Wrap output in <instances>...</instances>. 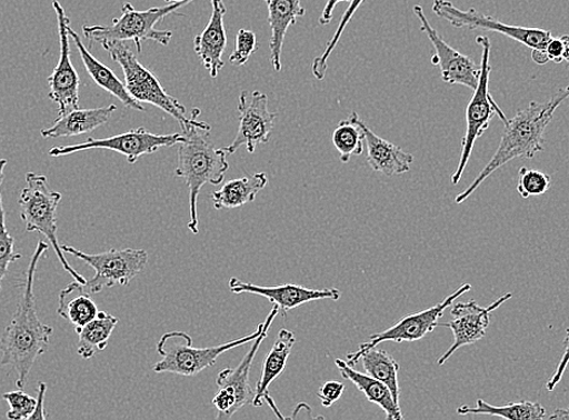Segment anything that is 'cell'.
<instances>
[{
	"label": "cell",
	"mask_w": 569,
	"mask_h": 420,
	"mask_svg": "<svg viewBox=\"0 0 569 420\" xmlns=\"http://www.w3.org/2000/svg\"><path fill=\"white\" fill-rule=\"evenodd\" d=\"M335 363L343 378L355 383L366 399L378 404L386 412L388 420L403 419L400 404L392 398L390 389L385 383L377 381L368 373L355 370L342 359H336Z\"/></svg>",
	"instance_id": "cell-24"
},
{
	"label": "cell",
	"mask_w": 569,
	"mask_h": 420,
	"mask_svg": "<svg viewBox=\"0 0 569 420\" xmlns=\"http://www.w3.org/2000/svg\"><path fill=\"white\" fill-rule=\"evenodd\" d=\"M58 314L71 321L78 330L99 314V308L84 284L74 280L59 294Z\"/></svg>",
	"instance_id": "cell-27"
},
{
	"label": "cell",
	"mask_w": 569,
	"mask_h": 420,
	"mask_svg": "<svg viewBox=\"0 0 569 420\" xmlns=\"http://www.w3.org/2000/svg\"><path fill=\"white\" fill-rule=\"evenodd\" d=\"M200 110L193 108L191 120L182 128L183 141L179 143V166L174 174L184 180L189 192V232L199 234L198 198L206 184H221L229 169L227 153L216 148L211 127L199 120Z\"/></svg>",
	"instance_id": "cell-3"
},
{
	"label": "cell",
	"mask_w": 569,
	"mask_h": 420,
	"mask_svg": "<svg viewBox=\"0 0 569 420\" xmlns=\"http://www.w3.org/2000/svg\"><path fill=\"white\" fill-rule=\"evenodd\" d=\"M103 49L110 52L111 59L123 70L124 84L134 100L160 108L178 120L181 128L189 123L191 117L186 116V107L162 88L159 79L134 57L129 46L119 42L108 44Z\"/></svg>",
	"instance_id": "cell-8"
},
{
	"label": "cell",
	"mask_w": 569,
	"mask_h": 420,
	"mask_svg": "<svg viewBox=\"0 0 569 420\" xmlns=\"http://www.w3.org/2000/svg\"><path fill=\"white\" fill-rule=\"evenodd\" d=\"M565 344V351L561 361L558 364L557 371L552 374V377L549 379L547 383V390L553 391L555 388L559 386L561 382V379L566 372L567 366L569 363V328L566 331V338L563 341Z\"/></svg>",
	"instance_id": "cell-38"
},
{
	"label": "cell",
	"mask_w": 569,
	"mask_h": 420,
	"mask_svg": "<svg viewBox=\"0 0 569 420\" xmlns=\"http://www.w3.org/2000/svg\"><path fill=\"white\" fill-rule=\"evenodd\" d=\"M563 61H566L569 64V36H567L566 38V52Z\"/></svg>",
	"instance_id": "cell-42"
},
{
	"label": "cell",
	"mask_w": 569,
	"mask_h": 420,
	"mask_svg": "<svg viewBox=\"0 0 569 420\" xmlns=\"http://www.w3.org/2000/svg\"><path fill=\"white\" fill-rule=\"evenodd\" d=\"M351 3L353 0H328L327 6H325L321 17L319 19L320 24H329L333 18V11L337 4L340 3Z\"/></svg>",
	"instance_id": "cell-40"
},
{
	"label": "cell",
	"mask_w": 569,
	"mask_h": 420,
	"mask_svg": "<svg viewBox=\"0 0 569 420\" xmlns=\"http://www.w3.org/2000/svg\"><path fill=\"white\" fill-rule=\"evenodd\" d=\"M295 344V334L290 330L282 329L278 334L273 348L270 349L264 359L260 382L257 384L254 399L252 401V404L256 406V408H260V406L270 398L268 396V389L270 384H272L283 372L284 368H287V363Z\"/></svg>",
	"instance_id": "cell-25"
},
{
	"label": "cell",
	"mask_w": 569,
	"mask_h": 420,
	"mask_svg": "<svg viewBox=\"0 0 569 420\" xmlns=\"http://www.w3.org/2000/svg\"><path fill=\"white\" fill-rule=\"evenodd\" d=\"M432 11L439 18L449 21L455 29L500 33L531 50L545 49L552 37L547 30L500 22L493 17L485 16L476 8L460 10L449 0H433Z\"/></svg>",
	"instance_id": "cell-11"
},
{
	"label": "cell",
	"mask_w": 569,
	"mask_h": 420,
	"mask_svg": "<svg viewBox=\"0 0 569 420\" xmlns=\"http://www.w3.org/2000/svg\"><path fill=\"white\" fill-rule=\"evenodd\" d=\"M182 141V133L156 134L144 128H139L108 139L94 140L90 138L83 143L53 147L50 149L49 156L60 158L86 152L89 149H107V151L124 156L129 164H134L142 157L153 154L162 147H172Z\"/></svg>",
	"instance_id": "cell-12"
},
{
	"label": "cell",
	"mask_w": 569,
	"mask_h": 420,
	"mask_svg": "<svg viewBox=\"0 0 569 420\" xmlns=\"http://www.w3.org/2000/svg\"><path fill=\"white\" fill-rule=\"evenodd\" d=\"M477 43L482 49L481 76L479 79L478 88L473 90L472 98L470 99L467 107V131L462 141V154H460L459 164L455 173L451 176V181L453 184H458L460 180H462V176L468 166L473 146H476V142L482 137L486 130L490 128L493 117L498 116L500 120L503 121V124L508 120L505 112L500 110V107L493 100L489 89L490 76L492 72V47L490 39L486 36H479L477 38Z\"/></svg>",
	"instance_id": "cell-7"
},
{
	"label": "cell",
	"mask_w": 569,
	"mask_h": 420,
	"mask_svg": "<svg viewBox=\"0 0 569 420\" xmlns=\"http://www.w3.org/2000/svg\"><path fill=\"white\" fill-rule=\"evenodd\" d=\"M346 390V386L341 382L330 381L328 383H325L319 392L318 398L321 401V404L323 408H331L332 404H335L338 400L341 399L343 396V392Z\"/></svg>",
	"instance_id": "cell-37"
},
{
	"label": "cell",
	"mask_w": 569,
	"mask_h": 420,
	"mask_svg": "<svg viewBox=\"0 0 569 420\" xmlns=\"http://www.w3.org/2000/svg\"><path fill=\"white\" fill-rule=\"evenodd\" d=\"M512 297L511 292L500 296L496 302L489 307H481L476 301L460 302L453 304L451 309L452 320L449 322H439V327L450 329L455 341L452 346L443 352L438 360L442 366L449 360L459 348L476 344L486 336L487 329L491 323V316L495 310L503 306Z\"/></svg>",
	"instance_id": "cell-15"
},
{
	"label": "cell",
	"mask_w": 569,
	"mask_h": 420,
	"mask_svg": "<svg viewBox=\"0 0 569 420\" xmlns=\"http://www.w3.org/2000/svg\"><path fill=\"white\" fill-rule=\"evenodd\" d=\"M268 176L266 172H257L246 178L228 181L220 191L212 193L213 207L217 210L238 209L250 204L257 194L266 188Z\"/></svg>",
	"instance_id": "cell-26"
},
{
	"label": "cell",
	"mask_w": 569,
	"mask_h": 420,
	"mask_svg": "<svg viewBox=\"0 0 569 420\" xmlns=\"http://www.w3.org/2000/svg\"><path fill=\"white\" fill-rule=\"evenodd\" d=\"M238 112L240 123L237 137L232 143L222 147L227 156L234 154L242 146L247 147L249 153H253L257 146L268 143L278 117L269 111L268 97L261 91H253L251 94L242 91Z\"/></svg>",
	"instance_id": "cell-14"
},
{
	"label": "cell",
	"mask_w": 569,
	"mask_h": 420,
	"mask_svg": "<svg viewBox=\"0 0 569 420\" xmlns=\"http://www.w3.org/2000/svg\"><path fill=\"white\" fill-rule=\"evenodd\" d=\"M117 111L116 104H108L92 110H77L59 116L52 127L40 131L43 139H63L79 137L108 123Z\"/></svg>",
	"instance_id": "cell-21"
},
{
	"label": "cell",
	"mask_w": 569,
	"mask_h": 420,
	"mask_svg": "<svg viewBox=\"0 0 569 420\" xmlns=\"http://www.w3.org/2000/svg\"><path fill=\"white\" fill-rule=\"evenodd\" d=\"M191 3L193 2L188 0V2L143 11L134 9L131 3H126L121 7L120 18L114 19L111 24L83 26V33L90 48L94 44H100L103 48L112 43L133 42L138 52H142L144 40H152V42L168 47L172 39V32L157 30L156 26L176 10Z\"/></svg>",
	"instance_id": "cell-4"
},
{
	"label": "cell",
	"mask_w": 569,
	"mask_h": 420,
	"mask_svg": "<svg viewBox=\"0 0 569 420\" xmlns=\"http://www.w3.org/2000/svg\"><path fill=\"white\" fill-rule=\"evenodd\" d=\"M229 290L236 294H256L267 298V300L279 308V313L287 317L292 309L307 304L309 302L332 300L340 301L342 292L337 289L310 290L298 287L295 283L278 284V287H260L251 282H243L237 278L229 280Z\"/></svg>",
	"instance_id": "cell-18"
},
{
	"label": "cell",
	"mask_w": 569,
	"mask_h": 420,
	"mask_svg": "<svg viewBox=\"0 0 569 420\" xmlns=\"http://www.w3.org/2000/svg\"><path fill=\"white\" fill-rule=\"evenodd\" d=\"M49 250V243L38 241L29 268H27L21 300L2 338L0 366H10L17 372V387L23 389L34 363L50 346L51 327L40 321L34 296V278L39 261Z\"/></svg>",
	"instance_id": "cell-1"
},
{
	"label": "cell",
	"mask_w": 569,
	"mask_h": 420,
	"mask_svg": "<svg viewBox=\"0 0 569 420\" xmlns=\"http://www.w3.org/2000/svg\"><path fill=\"white\" fill-rule=\"evenodd\" d=\"M413 12L421 22V31L427 34L436 49V53L431 57V64L439 67L445 83L476 90L481 76V64H477L465 53L447 44L438 31L432 29L421 6H416Z\"/></svg>",
	"instance_id": "cell-17"
},
{
	"label": "cell",
	"mask_w": 569,
	"mask_h": 420,
	"mask_svg": "<svg viewBox=\"0 0 569 420\" xmlns=\"http://www.w3.org/2000/svg\"><path fill=\"white\" fill-rule=\"evenodd\" d=\"M569 98V87L561 88L546 102H532L505 123L497 152L489 161L476 181L463 193L456 197V204H462L478 188L500 168L513 159H533L545 151L546 131L551 123L555 112Z\"/></svg>",
	"instance_id": "cell-2"
},
{
	"label": "cell",
	"mask_w": 569,
	"mask_h": 420,
	"mask_svg": "<svg viewBox=\"0 0 569 420\" xmlns=\"http://www.w3.org/2000/svg\"><path fill=\"white\" fill-rule=\"evenodd\" d=\"M67 30H69L70 38L73 40L81 61H83L86 70L94 81V84H98L107 92L113 94L114 98H117L126 107L131 108V110L143 112L144 107L141 104V102L134 100L131 97L123 81H121L111 69H108L107 66L91 56V52L88 50L84 43L81 42V38L72 29L70 23L69 27H67Z\"/></svg>",
	"instance_id": "cell-22"
},
{
	"label": "cell",
	"mask_w": 569,
	"mask_h": 420,
	"mask_svg": "<svg viewBox=\"0 0 569 420\" xmlns=\"http://www.w3.org/2000/svg\"><path fill=\"white\" fill-rule=\"evenodd\" d=\"M550 419H569V408L555 411Z\"/></svg>",
	"instance_id": "cell-41"
},
{
	"label": "cell",
	"mask_w": 569,
	"mask_h": 420,
	"mask_svg": "<svg viewBox=\"0 0 569 420\" xmlns=\"http://www.w3.org/2000/svg\"><path fill=\"white\" fill-rule=\"evenodd\" d=\"M57 12L60 37V59L57 69L48 78L49 98L58 104L59 116L70 113L79 108V76L71 60L70 34L67 27L71 23L58 0L52 2Z\"/></svg>",
	"instance_id": "cell-16"
},
{
	"label": "cell",
	"mask_w": 569,
	"mask_h": 420,
	"mask_svg": "<svg viewBox=\"0 0 569 420\" xmlns=\"http://www.w3.org/2000/svg\"><path fill=\"white\" fill-rule=\"evenodd\" d=\"M348 119L357 124L368 146V161L373 171L381 172L388 178L398 176L411 170L415 157L405 152L402 148L379 138L368 126L363 123L357 112L350 113Z\"/></svg>",
	"instance_id": "cell-19"
},
{
	"label": "cell",
	"mask_w": 569,
	"mask_h": 420,
	"mask_svg": "<svg viewBox=\"0 0 569 420\" xmlns=\"http://www.w3.org/2000/svg\"><path fill=\"white\" fill-rule=\"evenodd\" d=\"M211 18L194 39V51L211 78H217L224 67L223 53L227 47L224 29L226 6L223 0H211Z\"/></svg>",
	"instance_id": "cell-20"
},
{
	"label": "cell",
	"mask_w": 569,
	"mask_h": 420,
	"mask_svg": "<svg viewBox=\"0 0 569 420\" xmlns=\"http://www.w3.org/2000/svg\"><path fill=\"white\" fill-rule=\"evenodd\" d=\"M61 249L94 270V276L84 284L90 294L114 287H128L148 263V252L142 249H111L93 254L69 246H61Z\"/></svg>",
	"instance_id": "cell-9"
},
{
	"label": "cell",
	"mask_w": 569,
	"mask_h": 420,
	"mask_svg": "<svg viewBox=\"0 0 569 420\" xmlns=\"http://www.w3.org/2000/svg\"><path fill=\"white\" fill-rule=\"evenodd\" d=\"M61 193L51 191L47 176L36 172L26 173V187L22 189L19 207L21 220L29 233L38 232L44 236L56 251L62 268L76 281L86 284L87 279L74 270L66 260L58 238V217Z\"/></svg>",
	"instance_id": "cell-5"
},
{
	"label": "cell",
	"mask_w": 569,
	"mask_h": 420,
	"mask_svg": "<svg viewBox=\"0 0 569 420\" xmlns=\"http://www.w3.org/2000/svg\"><path fill=\"white\" fill-rule=\"evenodd\" d=\"M8 166L7 159H0V290H2L3 280L8 276L10 264L21 260L22 254L17 252L16 240L9 233L6 222V210L3 206L2 186L4 182V172Z\"/></svg>",
	"instance_id": "cell-31"
},
{
	"label": "cell",
	"mask_w": 569,
	"mask_h": 420,
	"mask_svg": "<svg viewBox=\"0 0 569 420\" xmlns=\"http://www.w3.org/2000/svg\"><path fill=\"white\" fill-rule=\"evenodd\" d=\"M332 142L341 157L343 164L349 162L353 156H361L363 152L365 138L361 129L351 123L347 118L342 120L332 133Z\"/></svg>",
	"instance_id": "cell-32"
},
{
	"label": "cell",
	"mask_w": 569,
	"mask_h": 420,
	"mask_svg": "<svg viewBox=\"0 0 569 420\" xmlns=\"http://www.w3.org/2000/svg\"><path fill=\"white\" fill-rule=\"evenodd\" d=\"M471 290L470 283H463L457 291L446 298V300L437 306L428 308L418 313L410 314L399 320L395 327L379 332L370 337V341L362 343L355 352H350L347 362L350 366H357L359 357L363 351L378 347L385 342H417L423 340L426 336L431 333L439 327V320L443 316V311L453 306L455 301L462 294Z\"/></svg>",
	"instance_id": "cell-13"
},
{
	"label": "cell",
	"mask_w": 569,
	"mask_h": 420,
	"mask_svg": "<svg viewBox=\"0 0 569 420\" xmlns=\"http://www.w3.org/2000/svg\"><path fill=\"white\" fill-rule=\"evenodd\" d=\"M551 188V178L543 171L522 168L519 171L518 192L523 199L545 196Z\"/></svg>",
	"instance_id": "cell-34"
},
{
	"label": "cell",
	"mask_w": 569,
	"mask_h": 420,
	"mask_svg": "<svg viewBox=\"0 0 569 420\" xmlns=\"http://www.w3.org/2000/svg\"><path fill=\"white\" fill-rule=\"evenodd\" d=\"M47 384L44 382L38 383V398L37 406L33 414L30 419H47L44 410V400H46Z\"/></svg>",
	"instance_id": "cell-39"
},
{
	"label": "cell",
	"mask_w": 569,
	"mask_h": 420,
	"mask_svg": "<svg viewBox=\"0 0 569 420\" xmlns=\"http://www.w3.org/2000/svg\"><path fill=\"white\" fill-rule=\"evenodd\" d=\"M2 398L9 404L7 418L10 420H24L31 418L36 410L37 399L26 394L22 389L4 392Z\"/></svg>",
	"instance_id": "cell-35"
},
{
	"label": "cell",
	"mask_w": 569,
	"mask_h": 420,
	"mask_svg": "<svg viewBox=\"0 0 569 420\" xmlns=\"http://www.w3.org/2000/svg\"><path fill=\"white\" fill-rule=\"evenodd\" d=\"M259 48L256 34L249 30H240L236 38V49L229 57V62L233 66H243L252 57V53Z\"/></svg>",
	"instance_id": "cell-36"
},
{
	"label": "cell",
	"mask_w": 569,
	"mask_h": 420,
	"mask_svg": "<svg viewBox=\"0 0 569 420\" xmlns=\"http://www.w3.org/2000/svg\"><path fill=\"white\" fill-rule=\"evenodd\" d=\"M365 0H353V2L349 3L348 9L343 13V17L341 19L340 24H338L336 33L333 34L332 39L330 40L327 48H325L323 52L319 58H317L313 62V74L318 80H322L325 77H327V72L329 69V59L331 57V53L335 51L338 43H340V39L343 36L348 23L351 19H353L355 13L357 10L362 6Z\"/></svg>",
	"instance_id": "cell-33"
},
{
	"label": "cell",
	"mask_w": 569,
	"mask_h": 420,
	"mask_svg": "<svg viewBox=\"0 0 569 420\" xmlns=\"http://www.w3.org/2000/svg\"><path fill=\"white\" fill-rule=\"evenodd\" d=\"M268 7V23L272 30L270 37V62L276 72L281 71V53L283 39L291 26L296 24L298 18L306 16V9L301 0H264Z\"/></svg>",
	"instance_id": "cell-23"
},
{
	"label": "cell",
	"mask_w": 569,
	"mask_h": 420,
	"mask_svg": "<svg viewBox=\"0 0 569 420\" xmlns=\"http://www.w3.org/2000/svg\"><path fill=\"white\" fill-rule=\"evenodd\" d=\"M119 319L106 311H99L86 327L76 330L79 342L77 352L78 356L89 360L92 359L98 352L103 351L108 342H110L113 331L117 328Z\"/></svg>",
	"instance_id": "cell-28"
},
{
	"label": "cell",
	"mask_w": 569,
	"mask_h": 420,
	"mask_svg": "<svg viewBox=\"0 0 569 420\" xmlns=\"http://www.w3.org/2000/svg\"><path fill=\"white\" fill-rule=\"evenodd\" d=\"M359 361H362L365 373L385 383L390 389L392 398L399 403V362L388 354L386 350H379L377 347L363 351L359 357Z\"/></svg>",
	"instance_id": "cell-30"
},
{
	"label": "cell",
	"mask_w": 569,
	"mask_h": 420,
	"mask_svg": "<svg viewBox=\"0 0 569 420\" xmlns=\"http://www.w3.org/2000/svg\"><path fill=\"white\" fill-rule=\"evenodd\" d=\"M264 327L266 321L261 322L249 336L209 348H196L192 337L186 332H168L161 336L157 344V351L161 360L154 364L153 371L156 373H173L184 377L197 376L212 368L217 359L224 354V352L247 343H252L261 334Z\"/></svg>",
	"instance_id": "cell-6"
},
{
	"label": "cell",
	"mask_w": 569,
	"mask_h": 420,
	"mask_svg": "<svg viewBox=\"0 0 569 420\" xmlns=\"http://www.w3.org/2000/svg\"><path fill=\"white\" fill-rule=\"evenodd\" d=\"M278 314L279 308L274 306L266 319L263 331L252 341L247 356L236 369H226L217 377L216 384L219 387V391L212 399L213 408L219 412L217 419L232 418L243 406L252 404L254 399V390L250 384L252 362Z\"/></svg>",
	"instance_id": "cell-10"
},
{
	"label": "cell",
	"mask_w": 569,
	"mask_h": 420,
	"mask_svg": "<svg viewBox=\"0 0 569 420\" xmlns=\"http://www.w3.org/2000/svg\"><path fill=\"white\" fill-rule=\"evenodd\" d=\"M459 416L486 414L501 417L509 420H540L547 417V410L539 402L521 401L511 402L505 406H493L483 399L477 400L476 408L459 406L456 410Z\"/></svg>",
	"instance_id": "cell-29"
}]
</instances>
